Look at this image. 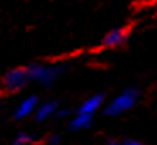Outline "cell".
Listing matches in <instances>:
<instances>
[{
	"label": "cell",
	"instance_id": "obj_8",
	"mask_svg": "<svg viewBox=\"0 0 157 145\" xmlns=\"http://www.w3.org/2000/svg\"><path fill=\"white\" fill-rule=\"evenodd\" d=\"M102 102H104V94H94L89 96L87 99H84L78 106L77 113H87V114H96L99 109L102 108Z\"/></svg>",
	"mask_w": 157,
	"mask_h": 145
},
{
	"label": "cell",
	"instance_id": "obj_5",
	"mask_svg": "<svg viewBox=\"0 0 157 145\" xmlns=\"http://www.w3.org/2000/svg\"><path fill=\"white\" fill-rule=\"evenodd\" d=\"M56 111H58V102L55 99H48V101L39 102L33 116H34V120L38 123H43V121H46V120L55 116Z\"/></svg>",
	"mask_w": 157,
	"mask_h": 145
},
{
	"label": "cell",
	"instance_id": "obj_4",
	"mask_svg": "<svg viewBox=\"0 0 157 145\" xmlns=\"http://www.w3.org/2000/svg\"><path fill=\"white\" fill-rule=\"evenodd\" d=\"M39 101L36 96H28L26 99H22V101L17 104V108L14 109V114H12V118L14 120H24V118H29L34 114L36 108H38Z\"/></svg>",
	"mask_w": 157,
	"mask_h": 145
},
{
	"label": "cell",
	"instance_id": "obj_10",
	"mask_svg": "<svg viewBox=\"0 0 157 145\" xmlns=\"http://www.w3.org/2000/svg\"><path fill=\"white\" fill-rule=\"evenodd\" d=\"M72 113L74 111L68 109V108H65V109H62V108H58V111H56L55 118H65V116H72Z\"/></svg>",
	"mask_w": 157,
	"mask_h": 145
},
{
	"label": "cell",
	"instance_id": "obj_3",
	"mask_svg": "<svg viewBox=\"0 0 157 145\" xmlns=\"http://www.w3.org/2000/svg\"><path fill=\"white\" fill-rule=\"evenodd\" d=\"M28 82H31V80H29L26 67L12 68V70H9L7 74L2 77V87H4L5 90H9V92H19L21 89L26 87Z\"/></svg>",
	"mask_w": 157,
	"mask_h": 145
},
{
	"label": "cell",
	"instance_id": "obj_12",
	"mask_svg": "<svg viewBox=\"0 0 157 145\" xmlns=\"http://www.w3.org/2000/svg\"><path fill=\"white\" fill-rule=\"evenodd\" d=\"M120 145H145L138 140H133V138H125L123 142H120Z\"/></svg>",
	"mask_w": 157,
	"mask_h": 145
},
{
	"label": "cell",
	"instance_id": "obj_9",
	"mask_svg": "<svg viewBox=\"0 0 157 145\" xmlns=\"http://www.w3.org/2000/svg\"><path fill=\"white\" fill-rule=\"evenodd\" d=\"M36 142V135L28 133V132H19V133L14 137V145H31Z\"/></svg>",
	"mask_w": 157,
	"mask_h": 145
},
{
	"label": "cell",
	"instance_id": "obj_13",
	"mask_svg": "<svg viewBox=\"0 0 157 145\" xmlns=\"http://www.w3.org/2000/svg\"><path fill=\"white\" fill-rule=\"evenodd\" d=\"M101 145H120V142H116V140H108V142H104V143H101Z\"/></svg>",
	"mask_w": 157,
	"mask_h": 145
},
{
	"label": "cell",
	"instance_id": "obj_6",
	"mask_svg": "<svg viewBox=\"0 0 157 145\" xmlns=\"http://www.w3.org/2000/svg\"><path fill=\"white\" fill-rule=\"evenodd\" d=\"M128 39V29L126 28H116L111 29L104 38H102V46L104 48H118L126 43Z\"/></svg>",
	"mask_w": 157,
	"mask_h": 145
},
{
	"label": "cell",
	"instance_id": "obj_1",
	"mask_svg": "<svg viewBox=\"0 0 157 145\" xmlns=\"http://www.w3.org/2000/svg\"><path fill=\"white\" fill-rule=\"evenodd\" d=\"M138 99H140V90L137 87H128L123 92H120L114 99H111L109 104L104 108V114L111 118L120 116V114L126 113V111L133 109L135 104L138 102Z\"/></svg>",
	"mask_w": 157,
	"mask_h": 145
},
{
	"label": "cell",
	"instance_id": "obj_11",
	"mask_svg": "<svg viewBox=\"0 0 157 145\" xmlns=\"http://www.w3.org/2000/svg\"><path fill=\"white\" fill-rule=\"evenodd\" d=\"M60 140H62V137H60V135H56V133L48 135V143H50V145H58Z\"/></svg>",
	"mask_w": 157,
	"mask_h": 145
},
{
	"label": "cell",
	"instance_id": "obj_7",
	"mask_svg": "<svg viewBox=\"0 0 157 145\" xmlns=\"http://www.w3.org/2000/svg\"><path fill=\"white\" fill-rule=\"evenodd\" d=\"M94 121V114L87 113H77L72 114L70 121H68V130L70 132H82V130H89Z\"/></svg>",
	"mask_w": 157,
	"mask_h": 145
},
{
	"label": "cell",
	"instance_id": "obj_2",
	"mask_svg": "<svg viewBox=\"0 0 157 145\" xmlns=\"http://www.w3.org/2000/svg\"><path fill=\"white\" fill-rule=\"evenodd\" d=\"M65 65H44V63H31L26 67L29 75V80L41 84V86L48 87L51 84L56 82V78L65 72Z\"/></svg>",
	"mask_w": 157,
	"mask_h": 145
}]
</instances>
